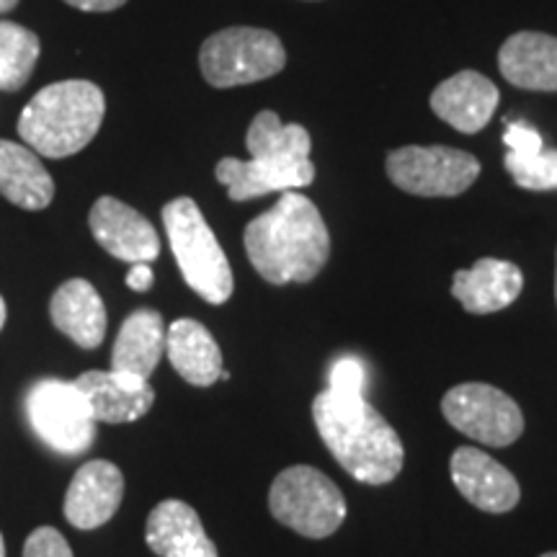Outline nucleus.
<instances>
[{"label":"nucleus","mask_w":557,"mask_h":557,"mask_svg":"<svg viewBox=\"0 0 557 557\" xmlns=\"http://www.w3.org/2000/svg\"><path fill=\"white\" fill-rule=\"evenodd\" d=\"M243 243L259 276L276 287L312 282L331 256L323 214L297 191H282L269 212L250 220Z\"/></svg>","instance_id":"f257e3e1"},{"label":"nucleus","mask_w":557,"mask_h":557,"mask_svg":"<svg viewBox=\"0 0 557 557\" xmlns=\"http://www.w3.org/2000/svg\"><path fill=\"white\" fill-rule=\"evenodd\" d=\"M246 145L250 160L222 158L214 169V176L233 201L297 191L315 181V165L310 160L312 139L302 124H282L276 111H259L248 127Z\"/></svg>","instance_id":"f03ea898"},{"label":"nucleus","mask_w":557,"mask_h":557,"mask_svg":"<svg viewBox=\"0 0 557 557\" xmlns=\"http://www.w3.org/2000/svg\"><path fill=\"white\" fill-rule=\"evenodd\" d=\"M320 438L348 475L367 485H387L400 475L406 449L389 423L364 398L323 389L312 400Z\"/></svg>","instance_id":"7ed1b4c3"},{"label":"nucleus","mask_w":557,"mask_h":557,"mask_svg":"<svg viewBox=\"0 0 557 557\" xmlns=\"http://www.w3.org/2000/svg\"><path fill=\"white\" fill-rule=\"evenodd\" d=\"M107 99L90 81H60L41 88L18 116V135L41 158H67L99 135Z\"/></svg>","instance_id":"20e7f679"},{"label":"nucleus","mask_w":557,"mask_h":557,"mask_svg":"<svg viewBox=\"0 0 557 557\" xmlns=\"http://www.w3.org/2000/svg\"><path fill=\"white\" fill-rule=\"evenodd\" d=\"M163 225L184 282L205 302L225 305L235 289L233 269L197 201L189 197L169 201L163 207Z\"/></svg>","instance_id":"39448f33"},{"label":"nucleus","mask_w":557,"mask_h":557,"mask_svg":"<svg viewBox=\"0 0 557 557\" xmlns=\"http://www.w3.org/2000/svg\"><path fill=\"white\" fill-rule=\"evenodd\" d=\"M269 508L278 524L310 540L331 537L346 519V498L338 485L308 465L278 472L269 491Z\"/></svg>","instance_id":"423d86ee"},{"label":"nucleus","mask_w":557,"mask_h":557,"mask_svg":"<svg viewBox=\"0 0 557 557\" xmlns=\"http://www.w3.org/2000/svg\"><path fill=\"white\" fill-rule=\"evenodd\" d=\"M287 52L276 34L253 26H230L205 39L199 67L212 88H235L282 73Z\"/></svg>","instance_id":"0eeeda50"},{"label":"nucleus","mask_w":557,"mask_h":557,"mask_svg":"<svg viewBox=\"0 0 557 557\" xmlns=\"http://www.w3.org/2000/svg\"><path fill=\"white\" fill-rule=\"evenodd\" d=\"M34 434L65 457L83 455L96 438V418L75 382L39 380L24 400Z\"/></svg>","instance_id":"6e6552de"},{"label":"nucleus","mask_w":557,"mask_h":557,"mask_svg":"<svg viewBox=\"0 0 557 557\" xmlns=\"http://www.w3.org/2000/svg\"><path fill=\"white\" fill-rule=\"evenodd\" d=\"M385 165L387 178L413 197H459L480 176L475 156L444 145H406L389 152Z\"/></svg>","instance_id":"1a4fd4ad"},{"label":"nucleus","mask_w":557,"mask_h":557,"mask_svg":"<svg viewBox=\"0 0 557 557\" xmlns=\"http://www.w3.org/2000/svg\"><path fill=\"white\" fill-rule=\"evenodd\" d=\"M442 410L459 434L475 438L485 447H508L524 434V413L517 400L483 382L451 387L444 395Z\"/></svg>","instance_id":"9d476101"},{"label":"nucleus","mask_w":557,"mask_h":557,"mask_svg":"<svg viewBox=\"0 0 557 557\" xmlns=\"http://www.w3.org/2000/svg\"><path fill=\"white\" fill-rule=\"evenodd\" d=\"M90 233L114 259L127 263H150L160 256V238L148 218L114 197H101L90 207Z\"/></svg>","instance_id":"9b49d317"},{"label":"nucleus","mask_w":557,"mask_h":557,"mask_svg":"<svg viewBox=\"0 0 557 557\" xmlns=\"http://www.w3.org/2000/svg\"><path fill=\"white\" fill-rule=\"evenodd\" d=\"M451 483L485 513H506L519 504L521 491L517 478L491 455L475 447H459L449 462Z\"/></svg>","instance_id":"f8f14e48"},{"label":"nucleus","mask_w":557,"mask_h":557,"mask_svg":"<svg viewBox=\"0 0 557 557\" xmlns=\"http://www.w3.org/2000/svg\"><path fill=\"white\" fill-rule=\"evenodd\" d=\"M124 475L109 459H90L75 472L65 496V519L75 529H99L120 511Z\"/></svg>","instance_id":"ddd939ff"},{"label":"nucleus","mask_w":557,"mask_h":557,"mask_svg":"<svg viewBox=\"0 0 557 557\" xmlns=\"http://www.w3.org/2000/svg\"><path fill=\"white\" fill-rule=\"evenodd\" d=\"M500 101L496 83L487 81L475 70H462L444 83H438L431 94V109L442 122L465 135H475L493 120Z\"/></svg>","instance_id":"4468645a"},{"label":"nucleus","mask_w":557,"mask_h":557,"mask_svg":"<svg viewBox=\"0 0 557 557\" xmlns=\"http://www.w3.org/2000/svg\"><path fill=\"white\" fill-rule=\"evenodd\" d=\"M75 387L86 398L96 423H132L143 418L156 403L150 380L122 372H99L90 369L75 380Z\"/></svg>","instance_id":"2eb2a0df"},{"label":"nucleus","mask_w":557,"mask_h":557,"mask_svg":"<svg viewBox=\"0 0 557 557\" xmlns=\"http://www.w3.org/2000/svg\"><path fill=\"white\" fill-rule=\"evenodd\" d=\"M524 289V274L517 263L500 259H480L472 269L457 271L451 278V295L472 315H491L508 308Z\"/></svg>","instance_id":"dca6fc26"},{"label":"nucleus","mask_w":557,"mask_h":557,"mask_svg":"<svg viewBox=\"0 0 557 557\" xmlns=\"http://www.w3.org/2000/svg\"><path fill=\"white\" fill-rule=\"evenodd\" d=\"M145 542L160 557H218L199 513L178 498H169L150 511Z\"/></svg>","instance_id":"f3484780"},{"label":"nucleus","mask_w":557,"mask_h":557,"mask_svg":"<svg viewBox=\"0 0 557 557\" xmlns=\"http://www.w3.org/2000/svg\"><path fill=\"white\" fill-rule=\"evenodd\" d=\"M50 315L54 329L81 348H99L107 338V308L86 278H70L52 295Z\"/></svg>","instance_id":"a211bd4d"},{"label":"nucleus","mask_w":557,"mask_h":557,"mask_svg":"<svg viewBox=\"0 0 557 557\" xmlns=\"http://www.w3.org/2000/svg\"><path fill=\"white\" fill-rule=\"evenodd\" d=\"M500 75L524 90H557V37L519 32L498 52Z\"/></svg>","instance_id":"6ab92c4d"},{"label":"nucleus","mask_w":557,"mask_h":557,"mask_svg":"<svg viewBox=\"0 0 557 557\" xmlns=\"http://www.w3.org/2000/svg\"><path fill=\"white\" fill-rule=\"evenodd\" d=\"M0 194L29 212L52 205L54 181L29 145L0 139Z\"/></svg>","instance_id":"aec40b11"},{"label":"nucleus","mask_w":557,"mask_h":557,"mask_svg":"<svg viewBox=\"0 0 557 557\" xmlns=\"http://www.w3.org/2000/svg\"><path fill=\"white\" fill-rule=\"evenodd\" d=\"M165 354L176 372L194 387H209L225 372L222 351L199 320L181 318L165 331Z\"/></svg>","instance_id":"412c9836"},{"label":"nucleus","mask_w":557,"mask_h":557,"mask_svg":"<svg viewBox=\"0 0 557 557\" xmlns=\"http://www.w3.org/2000/svg\"><path fill=\"white\" fill-rule=\"evenodd\" d=\"M165 354V323L158 310L139 308L124 320L111 351V372L150 380Z\"/></svg>","instance_id":"4be33fe9"},{"label":"nucleus","mask_w":557,"mask_h":557,"mask_svg":"<svg viewBox=\"0 0 557 557\" xmlns=\"http://www.w3.org/2000/svg\"><path fill=\"white\" fill-rule=\"evenodd\" d=\"M39 37L13 21H0V90H21L37 67Z\"/></svg>","instance_id":"5701e85b"},{"label":"nucleus","mask_w":557,"mask_h":557,"mask_svg":"<svg viewBox=\"0 0 557 557\" xmlns=\"http://www.w3.org/2000/svg\"><path fill=\"white\" fill-rule=\"evenodd\" d=\"M506 171L513 184L527 191L557 189V150L537 148L527 152H506Z\"/></svg>","instance_id":"b1692460"},{"label":"nucleus","mask_w":557,"mask_h":557,"mask_svg":"<svg viewBox=\"0 0 557 557\" xmlns=\"http://www.w3.org/2000/svg\"><path fill=\"white\" fill-rule=\"evenodd\" d=\"M367 367L359 357H341L331 364L329 389L346 398H364Z\"/></svg>","instance_id":"393cba45"},{"label":"nucleus","mask_w":557,"mask_h":557,"mask_svg":"<svg viewBox=\"0 0 557 557\" xmlns=\"http://www.w3.org/2000/svg\"><path fill=\"white\" fill-rule=\"evenodd\" d=\"M24 557H73V549H70L67 540L62 537L58 529L39 527L26 540Z\"/></svg>","instance_id":"a878e982"},{"label":"nucleus","mask_w":557,"mask_h":557,"mask_svg":"<svg viewBox=\"0 0 557 557\" xmlns=\"http://www.w3.org/2000/svg\"><path fill=\"white\" fill-rule=\"evenodd\" d=\"M504 143L508 145V150L511 152H527V150L545 148L540 132L534 127H529V124H521V122L508 124L504 132Z\"/></svg>","instance_id":"bb28decb"},{"label":"nucleus","mask_w":557,"mask_h":557,"mask_svg":"<svg viewBox=\"0 0 557 557\" xmlns=\"http://www.w3.org/2000/svg\"><path fill=\"white\" fill-rule=\"evenodd\" d=\"M152 282H156V276H152L150 263H132V269L127 274V287L129 289L148 292L152 287Z\"/></svg>","instance_id":"cd10ccee"},{"label":"nucleus","mask_w":557,"mask_h":557,"mask_svg":"<svg viewBox=\"0 0 557 557\" xmlns=\"http://www.w3.org/2000/svg\"><path fill=\"white\" fill-rule=\"evenodd\" d=\"M67 5L81 11H90V13H107V11H116L122 9L127 0H65Z\"/></svg>","instance_id":"c85d7f7f"},{"label":"nucleus","mask_w":557,"mask_h":557,"mask_svg":"<svg viewBox=\"0 0 557 557\" xmlns=\"http://www.w3.org/2000/svg\"><path fill=\"white\" fill-rule=\"evenodd\" d=\"M18 5V0H0V13H9Z\"/></svg>","instance_id":"c756f323"},{"label":"nucleus","mask_w":557,"mask_h":557,"mask_svg":"<svg viewBox=\"0 0 557 557\" xmlns=\"http://www.w3.org/2000/svg\"><path fill=\"white\" fill-rule=\"evenodd\" d=\"M3 325H5V299L0 297V331H3Z\"/></svg>","instance_id":"7c9ffc66"},{"label":"nucleus","mask_w":557,"mask_h":557,"mask_svg":"<svg viewBox=\"0 0 557 557\" xmlns=\"http://www.w3.org/2000/svg\"><path fill=\"white\" fill-rule=\"evenodd\" d=\"M0 557H5V542H3V534H0Z\"/></svg>","instance_id":"2f4dec72"},{"label":"nucleus","mask_w":557,"mask_h":557,"mask_svg":"<svg viewBox=\"0 0 557 557\" xmlns=\"http://www.w3.org/2000/svg\"><path fill=\"white\" fill-rule=\"evenodd\" d=\"M540 557H557V553H545V555H540Z\"/></svg>","instance_id":"473e14b6"},{"label":"nucleus","mask_w":557,"mask_h":557,"mask_svg":"<svg viewBox=\"0 0 557 557\" xmlns=\"http://www.w3.org/2000/svg\"><path fill=\"white\" fill-rule=\"evenodd\" d=\"M555 299H557V276H555Z\"/></svg>","instance_id":"72a5a7b5"}]
</instances>
